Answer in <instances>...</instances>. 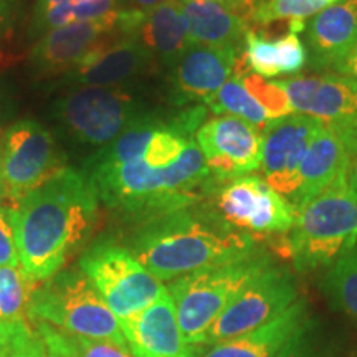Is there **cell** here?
Instances as JSON below:
<instances>
[{
  "mask_svg": "<svg viewBox=\"0 0 357 357\" xmlns=\"http://www.w3.org/2000/svg\"><path fill=\"white\" fill-rule=\"evenodd\" d=\"M154 61L153 53L132 35L102 45L73 70L66 71L63 83L78 86H118L131 79Z\"/></svg>",
  "mask_w": 357,
  "mask_h": 357,
  "instance_id": "obj_19",
  "label": "cell"
},
{
  "mask_svg": "<svg viewBox=\"0 0 357 357\" xmlns=\"http://www.w3.org/2000/svg\"><path fill=\"white\" fill-rule=\"evenodd\" d=\"M38 287L19 266H0V321H26V307Z\"/></svg>",
  "mask_w": 357,
  "mask_h": 357,
  "instance_id": "obj_29",
  "label": "cell"
},
{
  "mask_svg": "<svg viewBox=\"0 0 357 357\" xmlns=\"http://www.w3.org/2000/svg\"><path fill=\"white\" fill-rule=\"evenodd\" d=\"M189 30L190 45L235 48L245 43L248 22L243 15L215 0H178Z\"/></svg>",
  "mask_w": 357,
  "mask_h": 357,
  "instance_id": "obj_22",
  "label": "cell"
},
{
  "mask_svg": "<svg viewBox=\"0 0 357 357\" xmlns=\"http://www.w3.org/2000/svg\"><path fill=\"white\" fill-rule=\"evenodd\" d=\"M235 71L240 73V78H242L245 88H247L248 91L252 93V96L268 111L271 121L287 118V116L294 113L291 105H289L287 93H284V89L280 86V83L266 82V78H261L258 77V75L252 73V71L248 70L247 63H245L243 55L238 56Z\"/></svg>",
  "mask_w": 357,
  "mask_h": 357,
  "instance_id": "obj_31",
  "label": "cell"
},
{
  "mask_svg": "<svg viewBox=\"0 0 357 357\" xmlns=\"http://www.w3.org/2000/svg\"><path fill=\"white\" fill-rule=\"evenodd\" d=\"M146 12L124 8L100 20L73 22L38 37L30 63L40 75H65L102 45L132 35Z\"/></svg>",
  "mask_w": 357,
  "mask_h": 357,
  "instance_id": "obj_12",
  "label": "cell"
},
{
  "mask_svg": "<svg viewBox=\"0 0 357 357\" xmlns=\"http://www.w3.org/2000/svg\"><path fill=\"white\" fill-rule=\"evenodd\" d=\"M347 181H349V185L352 192H354L356 199H357V155L352 159L351 166H349V172H347Z\"/></svg>",
  "mask_w": 357,
  "mask_h": 357,
  "instance_id": "obj_39",
  "label": "cell"
},
{
  "mask_svg": "<svg viewBox=\"0 0 357 357\" xmlns=\"http://www.w3.org/2000/svg\"><path fill=\"white\" fill-rule=\"evenodd\" d=\"M13 7H15V0H0V32L10 24Z\"/></svg>",
  "mask_w": 357,
  "mask_h": 357,
  "instance_id": "obj_36",
  "label": "cell"
},
{
  "mask_svg": "<svg viewBox=\"0 0 357 357\" xmlns=\"http://www.w3.org/2000/svg\"><path fill=\"white\" fill-rule=\"evenodd\" d=\"M3 195V181H2V166H0V199Z\"/></svg>",
  "mask_w": 357,
  "mask_h": 357,
  "instance_id": "obj_42",
  "label": "cell"
},
{
  "mask_svg": "<svg viewBox=\"0 0 357 357\" xmlns=\"http://www.w3.org/2000/svg\"><path fill=\"white\" fill-rule=\"evenodd\" d=\"M37 344H38V341H37ZM37 344H35V346H37ZM35 346H33V347H35ZM33 347H32V349H33ZM32 349H30V351H32ZM30 351H29V352H26V354H25V356H22V357H29V354H30Z\"/></svg>",
  "mask_w": 357,
  "mask_h": 357,
  "instance_id": "obj_43",
  "label": "cell"
},
{
  "mask_svg": "<svg viewBox=\"0 0 357 357\" xmlns=\"http://www.w3.org/2000/svg\"><path fill=\"white\" fill-rule=\"evenodd\" d=\"M294 113L326 126L357 128V82L344 75L293 77L278 82Z\"/></svg>",
  "mask_w": 357,
  "mask_h": 357,
  "instance_id": "obj_16",
  "label": "cell"
},
{
  "mask_svg": "<svg viewBox=\"0 0 357 357\" xmlns=\"http://www.w3.org/2000/svg\"><path fill=\"white\" fill-rule=\"evenodd\" d=\"M215 2L225 3L227 7L234 8L235 12H238L240 15H243L245 19L248 20V17H250V8L247 7V3H245V0H215Z\"/></svg>",
  "mask_w": 357,
  "mask_h": 357,
  "instance_id": "obj_37",
  "label": "cell"
},
{
  "mask_svg": "<svg viewBox=\"0 0 357 357\" xmlns=\"http://www.w3.org/2000/svg\"><path fill=\"white\" fill-rule=\"evenodd\" d=\"M0 166L3 195H7L13 207L30 192L66 169L55 137L33 119H20L7 129Z\"/></svg>",
  "mask_w": 357,
  "mask_h": 357,
  "instance_id": "obj_11",
  "label": "cell"
},
{
  "mask_svg": "<svg viewBox=\"0 0 357 357\" xmlns=\"http://www.w3.org/2000/svg\"><path fill=\"white\" fill-rule=\"evenodd\" d=\"M142 116L131 93L118 86H78L55 102V118L86 146H108Z\"/></svg>",
  "mask_w": 357,
  "mask_h": 357,
  "instance_id": "obj_8",
  "label": "cell"
},
{
  "mask_svg": "<svg viewBox=\"0 0 357 357\" xmlns=\"http://www.w3.org/2000/svg\"><path fill=\"white\" fill-rule=\"evenodd\" d=\"M243 58L248 70L261 78L298 75L307 61V50L300 35L288 32L278 40H268L248 30L245 35Z\"/></svg>",
  "mask_w": 357,
  "mask_h": 357,
  "instance_id": "obj_24",
  "label": "cell"
},
{
  "mask_svg": "<svg viewBox=\"0 0 357 357\" xmlns=\"http://www.w3.org/2000/svg\"><path fill=\"white\" fill-rule=\"evenodd\" d=\"M26 319L73 336L111 341L128 349L119 319L78 265L38 283L26 307Z\"/></svg>",
  "mask_w": 357,
  "mask_h": 357,
  "instance_id": "obj_5",
  "label": "cell"
},
{
  "mask_svg": "<svg viewBox=\"0 0 357 357\" xmlns=\"http://www.w3.org/2000/svg\"><path fill=\"white\" fill-rule=\"evenodd\" d=\"M334 70H337L339 73H342L344 77H349L357 82V37L352 43L351 50L347 52V55L342 58L339 63L334 66Z\"/></svg>",
  "mask_w": 357,
  "mask_h": 357,
  "instance_id": "obj_35",
  "label": "cell"
},
{
  "mask_svg": "<svg viewBox=\"0 0 357 357\" xmlns=\"http://www.w3.org/2000/svg\"><path fill=\"white\" fill-rule=\"evenodd\" d=\"M45 357H134L129 349L102 339L73 336L45 323L33 324Z\"/></svg>",
  "mask_w": 357,
  "mask_h": 357,
  "instance_id": "obj_26",
  "label": "cell"
},
{
  "mask_svg": "<svg viewBox=\"0 0 357 357\" xmlns=\"http://www.w3.org/2000/svg\"><path fill=\"white\" fill-rule=\"evenodd\" d=\"M136 37L153 53L154 60L174 66L189 47V30L178 0H166L146 12L134 30Z\"/></svg>",
  "mask_w": 357,
  "mask_h": 357,
  "instance_id": "obj_23",
  "label": "cell"
},
{
  "mask_svg": "<svg viewBox=\"0 0 357 357\" xmlns=\"http://www.w3.org/2000/svg\"><path fill=\"white\" fill-rule=\"evenodd\" d=\"M357 155V128L326 126L311 141L300 166V192L291 204L298 212L349 169Z\"/></svg>",
  "mask_w": 357,
  "mask_h": 357,
  "instance_id": "obj_18",
  "label": "cell"
},
{
  "mask_svg": "<svg viewBox=\"0 0 357 357\" xmlns=\"http://www.w3.org/2000/svg\"><path fill=\"white\" fill-rule=\"evenodd\" d=\"M78 266L118 319L146 310L167 289L141 265L126 245L109 238L89 245L79 257Z\"/></svg>",
  "mask_w": 357,
  "mask_h": 357,
  "instance_id": "obj_7",
  "label": "cell"
},
{
  "mask_svg": "<svg viewBox=\"0 0 357 357\" xmlns=\"http://www.w3.org/2000/svg\"><path fill=\"white\" fill-rule=\"evenodd\" d=\"M341 0H260L250 12V20L260 25L287 22L289 32L300 33L306 20Z\"/></svg>",
  "mask_w": 357,
  "mask_h": 357,
  "instance_id": "obj_27",
  "label": "cell"
},
{
  "mask_svg": "<svg viewBox=\"0 0 357 357\" xmlns=\"http://www.w3.org/2000/svg\"><path fill=\"white\" fill-rule=\"evenodd\" d=\"M121 10H124L121 0H37L30 33L32 37H42L58 26L106 19Z\"/></svg>",
  "mask_w": 357,
  "mask_h": 357,
  "instance_id": "obj_25",
  "label": "cell"
},
{
  "mask_svg": "<svg viewBox=\"0 0 357 357\" xmlns=\"http://www.w3.org/2000/svg\"><path fill=\"white\" fill-rule=\"evenodd\" d=\"M37 341V333L26 321H0V357L25 356Z\"/></svg>",
  "mask_w": 357,
  "mask_h": 357,
  "instance_id": "obj_32",
  "label": "cell"
},
{
  "mask_svg": "<svg viewBox=\"0 0 357 357\" xmlns=\"http://www.w3.org/2000/svg\"><path fill=\"white\" fill-rule=\"evenodd\" d=\"M324 291L334 306L357 323V247L329 266Z\"/></svg>",
  "mask_w": 357,
  "mask_h": 357,
  "instance_id": "obj_30",
  "label": "cell"
},
{
  "mask_svg": "<svg viewBox=\"0 0 357 357\" xmlns=\"http://www.w3.org/2000/svg\"><path fill=\"white\" fill-rule=\"evenodd\" d=\"M271 265L273 260L258 250L242 260L205 268L169 281L167 291L187 341L200 347L211 326L235 300L236 294Z\"/></svg>",
  "mask_w": 357,
  "mask_h": 357,
  "instance_id": "obj_6",
  "label": "cell"
},
{
  "mask_svg": "<svg viewBox=\"0 0 357 357\" xmlns=\"http://www.w3.org/2000/svg\"><path fill=\"white\" fill-rule=\"evenodd\" d=\"M12 218L20 265L42 283L63 270L95 234L100 195L86 172L66 167L22 199Z\"/></svg>",
  "mask_w": 357,
  "mask_h": 357,
  "instance_id": "obj_1",
  "label": "cell"
},
{
  "mask_svg": "<svg viewBox=\"0 0 357 357\" xmlns=\"http://www.w3.org/2000/svg\"><path fill=\"white\" fill-rule=\"evenodd\" d=\"M305 30L312 68H334L357 37V0H341L324 8L307 22Z\"/></svg>",
  "mask_w": 357,
  "mask_h": 357,
  "instance_id": "obj_20",
  "label": "cell"
},
{
  "mask_svg": "<svg viewBox=\"0 0 357 357\" xmlns=\"http://www.w3.org/2000/svg\"><path fill=\"white\" fill-rule=\"evenodd\" d=\"M126 248L162 283L258 252L253 236L234 229L202 202L136 225Z\"/></svg>",
  "mask_w": 357,
  "mask_h": 357,
  "instance_id": "obj_2",
  "label": "cell"
},
{
  "mask_svg": "<svg viewBox=\"0 0 357 357\" xmlns=\"http://www.w3.org/2000/svg\"><path fill=\"white\" fill-rule=\"evenodd\" d=\"M20 257L17 248L15 227L12 208L0 205V266H19Z\"/></svg>",
  "mask_w": 357,
  "mask_h": 357,
  "instance_id": "obj_33",
  "label": "cell"
},
{
  "mask_svg": "<svg viewBox=\"0 0 357 357\" xmlns=\"http://www.w3.org/2000/svg\"><path fill=\"white\" fill-rule=\"evenodd\" d=\"M100 200L116 215L139 223L202 202L211 172L197 141L171 166L149 167L142 160L126 164H88Z\"/></svg>",
  "mask_w": 357,
  "mask_h": 357,
  "instance_id": "obj_3",
  "label": "cell"
},
{
  "mask_svg": "<svg viewBox=\"0 0 357 357\" xmlns=\"http://www.w3.org/2000/svg\"><path fill=\"white\" fill-rule=\"evenodd\" d=\"M119 324L134 357H200L204 352L185 339L167 289L146 310L119 319Z\"/></svg>",
  "mask_w": 357,
  "mask_h": 357,
  "instance_id": "obj_15",
  "label": "cell"
},
{
  "mask_svg": "<svg viewBox=\"0 0 357 357\" xmlns=\"http://www.w3.org/2000/svg\"><path fill=\"white\" fill-rule=\"evenodd\" d=\"M310 321L306 301L300 298L271 323L207 347L200 357H275Z\"/></svg>",
  "mask_w": 357,
  "mask_h": 357,
  "instance_id": "obj_21",
  "label": "cell"
},
{
  "mask_svg": "<svg viewBox=\"0 0 357 357\" xmlns=\"http://www.w3.org/2000/svg\"><path fill=\"white\" fill-rule=\"evenodd\" d=\"M324 124L310 116L293 113L271 121L263 129L261 166L265 181L271 189L294 202L300 192V166L311 141Z\"/></svg>",
  "mask_w": 357,
  "mask_h": 357,
  "instance_id": "obj_13",
  "label": "cell"
},
{
  "mask_svg": "<svg viewBox=\"0 0 357 357\" xmlns=\"http://www.w3.org/2000/svg\"><path fill=\"white\" fill-rule=\"evenodd\" d=\"M238 56L235 48L189 45L172 66L174 105L184 106L199 101L207 105L234 75Z\"/></svg>",
  "mask_w": 357,
  "mask_h": 357,
  "instance_id": "obj_17",
  "label": "cell"
},
{
  "mask_svg": "<svg viewBox=\"0 0 357 357\" xmlns=\"http://www.w3.org/2000/svg\"><path fill=\"white\" fill-rule=\"evenodd\" d=\"M29 357H45L43 356V349H42V342H40V339H38V344L35 346L32 351H30Z\"/></svg>",
  "mask_w": 357,
  "mask_h": 357,
  "instance_id": "obj_40",
  "label": "cell"
},
{
  "mask_svg": "<svg viewBox=\"0 0 357 357\" xmlns=\"http://www.w3.org/2000/svg\"><path fill=\"white\" fill-rule=\"evenodd\" d=\"M132 3L134 10H139V12H149L153 10L154 7H158L159 3L166 2V0H129Z\"/></svg>",
  "mask_w": 357,
  "mask_h": 357,
  "instance_id": "obj_38",
  "label": "cell"
},
{
  "mask_svg": "<svg viewBox=\"0 0 357 357\" xmlns=\"http://www.w3.org/2000/svg\"><path fill=\"white\" fill-rule=\"evenodd\" d=\"M349 169L318 197L296 212L289 255L298 271L329 268L357 245V199L347 181Z\"/></svg>",
  "mask_w": 357,
  "mask_h": 357,
  "instance_id": "obj_4",
  "label": "cell"
},
{
  "mask_svg": "<svg viewBox=\"0 0 357 357\" xmlns=\"http://www.w3.org/2000/svg\"><path fill=\"white\" fill-rule=\"evenodd\" d=\"M207 197H212L211 205L223 220L250 236L288 234L296 220L288 200L260 176L223 182L212 177Z\"/></svg>",
  "mask_w": 357,
  "mask_h": 357,
  "instance_id": "obj_9",
  "label": "cell"
},
{
  "mask_svg": "<svg viewBox=\"0 0 357 357\" xmlns=\"http://www.w3.org/2000/svg\"><path fill=\"white\" fill-rule=\"evenodd\" d=\"M298 296L291 271L275 263L253 278L225 307L202 339V351L227 339L260 329L289 310Z\"/></svg>",
  "mask_w": 357,
  "mask_h": 357,
  "instance_id": "obj_10",
  "label": "cell"
},
{
  "mask_svg": "<svg viewBox=\"0 0 357 357\" xmlns=\"http://www.w3.org/2000/svg\"><path fill=\"white\" fill-rule=\"evenodd\" d=\"M207 106L215 114L235 116V118L245 119V121L255 124L261 131L271 123L268 111L245 88L240 73H236L235 70L229 82L218 89V93L207 102Z\"/></svg>",
  "mask_w": 357,
  "mask_h": 357,
  "instance_id": "obj_28",
  "label": "cell"
},
{
  "mask_svg": "<svg viewBox=\"0 0 357 357\" xmlns=\"http://www.w3.org/2000/svg\"><path fill=\"white\" fill-rule=\"evenodd\" d=\"M258 2H260V0H245V3H247V7L250 8V12H252V8L255 7Z\"/></svg>",
  "mask_w": 357,
  "mask_h": 357,
  "instance_id": "obj_41",
  "label": "cell"
},
{
  "mask_svg": "<svg viewBox=\"0 0 357 357\" xmlns=\"http://www.w3.org/2000/svg\"><path fill=\"white\" fill-rule=\"evenodd\" d=\"M314 333H312L311 321L306 328H303L293 339H289L288 344L283 346L275 357H319L318 344H316Z\"/></svg>",
  "mask_w": 357,
  "mask_h": 357,
  "instance_id": "obj_34",
  "label": "cell"
},
{
  "mask_svg": "<svg viewBox=\"0 0 357 357\" xmlns=\"http://www.w3.org/2000/svg\"><path fill=\"white\" fill-rule=\"evenodd\" d=\"M195 141L215 181L247 176L261 166L263 131L245 119L235 116L208 119L195 132Z\"/></svg>",
  "mask_w": 357,
  "mask_h": 357,
  "instance_id": "obj_14",
  "label": "cell"
}]
</instances>
